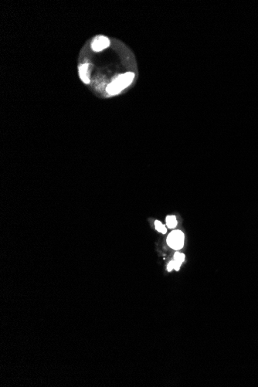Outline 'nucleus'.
<instances>
[{"mask_svg":"<svg viewBox=\"0 0 258 387\" xmlns=\"http://www.w3.org/2000/svg\"><path fill=\"white\" fill-rule=\"evenodd\" d=\"M174 260L182 264V263L184 261V260H185V255H184L183 253H180L179 252H176L175 253V256H174Z\"/></svg>","mask_w":258,"mask_h":387,"instance_id":"7","label":"nucleus"},{"mask_svg":"<svg viewBox=\"0 0 258 387\" xmlns=\"http://www.w3.org/2000/svg\"><path fill=\"white\" fill-rule=\"evenodd\" d=\"M109 45H110L109 39L105 36H98L95 38L93 44H92V49L94 51L99 52L108 47Z\"/></svg>","mask_w":258,"mask_h":387,"instance_id":"3","label":"nucleus"},{"mask_svg":"<svg viewBox=\"0 0 258 387\" xmlns=\"http://www.w3.org/2000/svg\"><path fill=\"white\" fill-rule=\"evenodd\" d=\"M173 269H174V267H173V263H172V261H171V262H169V264H168V267H167V270H168V271H172Z\"/></svg>","mask_w":258,"mask_h":387,"instance_id":"9","label":"nucleus"},{"mask_svg":"<svg viewBox=\"0 0 258 387\" xmlns=\"http://www.w3.org/2000/svg\"><path fill=\"white\" fill-rule=\"evenodd\" d=\"M134 77H135V74L133 73H126L125 74L120 75L113 81L112 83L108 85L106 89L107 92L110 95H114V94L120 93L123 89H125V87H127L128 85L131 84Z\"/></svg>","mask_w":258,"mask_h":387,"instance_id":"1","label":"nucleus"},{"mask_svg":"<svg viewBox=\"0 0 258 387\" xmlns=\"http://www.w3.org/2000/svg\"><path fill=\"white\" fill-rule=\"evenodd\" d=\"M185 236L180 230H174L169 233L167 237V243L171 248L174 250H180L183 247Z\"/></svg>","mask_w":258,"mask_h":387,"instance_id":"2","label":"nucleus"},{"mask_svg":"<svg viewBox=\"0 0 258 387\" xmlns=\"http://www.w3.org/2000/svg\"><path fill=\"white\" fill-rule=\"evenodd\" d=\"M166 225L170 229H173L177 226V219L175 216H167Z\"/></svg>","mask_w":258,"mask_h":387,"instance_id":"5","label":"nucleus"},{"mask_svg":"<svg viewBox=\"0 0 258 387\" xmlns=\"http://www.w3.org/2000/svg\"><path fill=\"white\" fill-rule=\"evenodd\" d=\"M172 263H173L174 269H175V271H179V268H180V266H181V263H179V262H177V261H175V260L172 261Z\"/></svg>","mask_w":258,"mask_h":387,"instance_id":"8","label":"nucleus"},{"mask_svg":"<svg viewBox=\"0 0 258 387\" xmlns=\"http://www.w3.org/2000/svg\"><path fill=\"white\" fill-rule=\"evenodd\" d=\"M88 68V64H83L81 67H80V70H79L81 78L82 81H83L85 84L89 83V79H88V75H87Z\"/></svg>","mask_w":258,"mask_h":387,"instance_id":"4","label":"nucleus"},{"mask_svg":"<svg viewBox=\"0 0 258 387\" xmlns=\"http://www.w3.org/2000/svg\"><path fill=\"white\" fill-rule=\"evenodd\" d=\"M155 229L158 230V232L162 233L165 234L167 232V228L165 227V225H163L160 221H158V220H156V221L155 222Z\"/></svg>","mask_w":258,"mask_h":387,"instance_id":"6","label":"nucleus"}]
</instances>
